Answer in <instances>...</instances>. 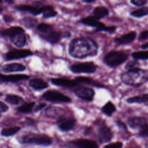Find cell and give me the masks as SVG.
<instances>
[{"instance_id": "obj_1", "label": "cell", "mask_w": 148, "mask_h": 148, "mask_svg": "<svg viewBox=\"0 0 148 148\" xmlns=\"http://www.w3.org/2000/svg\"><path fill=\"white\" fill-rule=\"evenodd\" d=\"M98 46L95 40L88 37L74 39L69 46V54L76 58L95 56L98 53Z\"/></svg>"}, {"instance_id": "obj_2", "label": "cell", "mask_w": 148, "mask_h": 148, "mask_svg": "<svg viewBox=\"0 0 148 148\" xmlns=\"http://www.w3.org/2000/svg\"><path fill=\"white\" fill-rule=\"evenodd\" d=\"M120 79L127 85L139 86L148 81V71L136 68L123 72Z\"/></svg>"}, {"instance_id": "obj_3", "label": "cell", "mask_w": 148, "mask_h": 148, "mask_svg": "<svg viewBox=\"0 0 148 148\" xmlns=\"http://www.w3.org/2000/svg\"><path fill=\"white\" fill-rule=\"evenodd\" d=\"M18 140L22 144H34L45 146L50 145L52 143L51 138L44 134H29L21 136Z\"/></svg>"}, {"instance_id": "obj_4", "label": "cell", "mask_w": 148, "mask_h": 148, "mask_svg": "<svg viewBox=\"0 0 148 148\" xmlns=\"http://www.w3.org/2000/svg\"><path fill=\"white\" fill-rule=\"evenodd\" d=\"M128 58V56L122 51H111L103 57L104 63L110 67L117 66L123 64Z\"/></svg>"}, {"instance_id": "obj_5", "label": "cell", "mask_w": 148, "mask_h": 148, "mask_svg": "<svg viewBox=\"0 0 148 148\" xmlns=\"http://www.w3.org/2000/svg\"><path fill=\"white\" fill-rule=\"evenodd\" d=\"M42 97L47 101L55 102L68 103L71 101V99L69 97L56 90H49L46 91L43 94Z\"/></svg>"}, {"instance_id": "obj_6", "label": "cell", "mask_w": 148, "mask_h": 148, "mask_svg": "<svg viewBox=\"0 0 148 148\" xmlns=\"http://www.w3.org/2000/svg\"><path fill=\"white\" fill-rule=\"evenodd\" d=\"M97 66L92 62H86L75 64L69 67V69L76 73H92L96 71Z\"/></svg>"}, {"instance_id": "obj_7", "label": "cell", "mask_w": 148, "mask_h": 148, "mask_svg": "<svg viewBox=\"0 0 148 148\" xmlns=\"http://www.w3.org/2000/svg\"><path fill=\"white\" fill-rule=\"evenodd\" d=\"M74 92L79 98L88 102L92 101L95 95V91L92 88L84 86L76 88Z\"/></svg>"}, {"instance_id": "obj_8", "label": "cell", "mask_w": 148, "mask_h": 148, "mask_svg": "<svg viewBox=\"0 0 148 148\" xmlns=\"http://www.w3.org/2000/svg\"><path fill=\"white\" fill-rule=\"evenodd\" d=\"M32 55V52L29 50L20 49L12 50L6 54V58L8 60L20 59L25 58Z\"/></svg>"}, {"instance_id": "obj_9", "label": "cell", "mask_w": 148, "mask_h": 148, "mask_svg": "<svg viewBox=\"0 0 148 148\" xmlns=\"http://www.w3.org/2000/svg\"><path fill=\"white\" fill-rule=\"evenodd\" d=\"M113 136L110 128L105 125L101 126L98 131V139L101 143H105L110 141Z\"/></svg>"}, {"instance_id": "obj_10", "label": "cell", "mask_w": 148, "mask_h": 148, "mask_svg": "<svg viewBox=\"0 0 148 148\" xmlns=\"http://www.w3.org/2000/svg\"><path fill=\"white\" fill-rule=\"evenodd\" d=\"M65 113L66 112L64 109L58 106H53L49 107L45 112L46 116L51 119H56L58 120L64 118Z\"/></svg>"}, {"instance_id": "obj_11", "label": "cell", "mask_w": 148, "mask_h": 148, "mask_svg": "<svg viewBox=\"0 0 148 148\" xmlns=\"http://www.w3.org/2000/svg\"><path fill=\"white\" fill-rule=\"evenodd\" d=\"M70 144L76 147L79 148H97L98 147L97 143L91 140L86 139H79L71 142Z\"/></svg>"}, {"instance_id": "obj_12", "label": "cell", "mask_w": 148, "mask_h": 148, "mask_svg": "<svg viewBox=\"0 0 148 148\" xmlns=\"http://www.w3.org/2000/svg\"><path fill=\"white\" fill-rule=\"evenodd\" d=\"M127 123L130 128L136 130L142 128L147 121V119L143 117H131L128 119Z\"/></svg>"}, {"instance_id": "obj_13", "label": "cell", "mask_w": 148, "mask_h": 148, "mask_svg": "<svg viewBox=\"0 0 148 148\" xmlns=\"http://www.w3.org/2000/svg\"><path fill=\"white\" fill-rule=\"evenodd\" d=\"M76 121L72 118H62L58 120V127L62 131H69L73 129L75 125Z\"/></svg>"}, {"instance_id": "obj_14", "label": "cell", "mask_w": 148, "mask_h": 148, "mask_svg": "<svg viewBox=\"0 0 148 148\" xmlns=\"http://www.w3.org/2000/svg\"><path fill=\"white\" fill-rule=\"evenodd\" d=\"M53 84L65 87H73L78 85V82L76 80H69L62 78H53L50 80Z\"/></svg>"}, {"instance_id": "obj_15", "label": "cell", "mask_w": 148, "mask_h": 148, "mask_svg": "<svg viewBox=\"0 0 148 148\" xmlns=\"http://www.w3.org/2000/svg\"><path fill=\"white\" fill-rule=\"evenodd\" d=\"M136 36L135 31H131L126 34L121 36L119 38L114 39V42L119 45H127L131 43L135 40Z\"/></svg>"}, {"instance_id": "obj_16", "label": "cell", "mask_w": 148, "mask_h": 148, "mask_svg": "<svg viewBox=\"0 0 148 148\" xmlns=\"http://www.w3.org/2000/svg\"><path fill=\"white\" fill-rule=\"evenodd\" d=\"M15 8L22 12H28L34 15H38L43 12V7L37 8L29 5H19L15 7Z\"/></svg>"}, {"instance_id": "obj_17", "label": "cell", "mask_w": 148, "mask_h": 148, "mask_svg": "<svg viewBox=\"0 0 148 148\" xmlns=\"http://www.w3.org/2000/svg\"><path fill=\"white\" fill-rule=\"evenodd\" d=\"M25 69V66L19 63H11L3 65L1 71L4 72H21L24 71Z\"/></svg>"}, {"instance_id": "obj_18", "label": "cell", "mask_w": 148, "mask_h": 148, "mask_svg": "<svg viewBox=\"0 0 148 148\" xmlns=\"http://www.w3.org/2000/svg\"><path fill=\"white\" fill-rule=\"evenodd\" d=\"M29 78V76L25 75H5L0 74V80L3 82H16L20 80H23Z\"/></svg>"}, {"instance_id": "obj_19", "label": "cell", "mask_w": 148, "mask_h": 148, "mask_svg": "<svg viewBox=\"0 0 148 148\" xmlns=\"http://www.w3.org/2000/svg\"><path fill=\"white\" fill-rule=\"evenodd\" d=\"M10 39L12 43L18 47H22L24 46L27 42V38L24 33L17 34L10 37Z\"/></svg>"}, {"instance_id": "obj_20", "label": "cell", "mask_w": 148, "mask_h": 148, "mask_svg": "<svg viewBox=\"0 0 148 148\" xmlns=\"http://www.w3.org/2000/svg\"><path fill=\"white\" fill-rule=\"evenodd\" d=\"M24 30L20 27H12L8 29H3L0 31V34L3 36L12 37L17 34L24 33Z\"/></svg>"}, {"instance_id": "obj_21", "label": "cell", "mask_w": 148, "mask_h": 148, "mask_svg": "<svg viewBox=\"0 0 148 148\" xmlns=\"http://www.w3.org/2000/svg\"><path fill=\"white\" fill-rule=\"evenodd\" d=\"M29 85L33 89L36 90H43L48 87L47 83L41 79H32L29 81Z\"/></svg>"}, {"instance_id": "obj_22", "label": "cell", "mask_w": 148, "mask_h": 148, "mask_svg": "<svg viewBox=\"0 0 148 148\" xmlns=\"http://www.w3.org/2000/svg\"><path fill=\"white\" fill-rule=\"evenodd\" d=\"M80 22L81 23L91 27H95L96 28L102 24V23L100 22L99 20L94 16H89L85 18H83L80 20Z\"/></svg>"}, {"instance_id": "obj_23", "label": "cell", "mask_w": 148, "mask_h": 148, "mask_svg": "<svg viewBox=\"0 0 148 148\" xmlns=\"http://www.w3.org/2000/svg\"><path fill=\"white\" fill-rule=\"evenodd\" d=\"M127 102L128 103H142L148 102V93L130 97L127 99Z\"/></svg>"}, {"instance_id": "obj_24", "label": "cell", "mask_w": 148, "mask_h": 148, "mask_svg": "<svg viewBox=\"0 0 148 148\" xmlns=\"http://www.w3.org/2000/svg\"><path fill=\"white\" fill-rule=\"evenodd\" d=\"M109 13V10L104 6H97L94 9L92 12L93 16L98 20L108 16Z\"/></svg>"}, {"instance_id": "obj_25", "label": "cell", "mask_w": 148, "mask_h": 148, "mask_svg": "<svg viewBox=\"0 0 148 148\" xmlns=\"http://www.w3.org/2000/svg\"><path fill=\"white\" fill-rule=\"evenodd\" d=\"M43 38L49 42L54 44L57 43L60 40V38H61V35L58 32L51 31L47 35L43 36Z\"/></svg>"}, {"instance_id": "obj_26", "label": "cell", "mask_w": 148, "mask_h": 148, "mask_svg": "<svg viewBox=\"0 0 148 148\" xmlns=\"http://www.w3.org/2000/svg\"><path fill=\"white\" fill-rule=\"evenodd\" d=\"M116 108L112 101H108L102 108V112L106 116L110 117L116 112Z\"/></svg>"}, {"instance_id": "obj_27", "label": "cell", "mask_w": 148, "mask_h": 148, "mask_svg": "<svg viewBox=\"0 0 148 148\" xmlns=\"http://www.w3.org/2000/svg\"><path fill=\"white\" fill-rule=\"evenodd\" d=\"M78 83H86L87 84H90L93 86H96V87H102L103 86L100 83H97V82L94 81L92 80L91 78L87 77H84V76H79L76 77L75 79Z\"/></svg>"}, {"instance_id": "obj_28", "label": "cell", "mask_w": 148, "mask_h": 148, "mask_svg": "<svg viewBox=\"0 0 148 148\" xmlns=\"http://www.w3.org/2000/svg\"><path fill=\"white\" fill-rule=\"evenodd\" d=\"M130 15L132 17L136 18H141L148 15V7L143 6L137 10H132L130 12Z\"/></svg>"}, {"instance_id": "obj_29", "label": "cell", "mask_w": 148, "mask_h": 148, "mask_svg": "<svg viewBox=\"0 0 148 148\" xmlns=\"http://www.w3.org/2000/svg\"><path fill=\"white\" fill-rule=\"evenodd\" d=\"M43 17L45 18H50L55 17L57 14V12L54 10V8L51 6H43Z\"/></svg>"}, {"instance_id": "obj_30", "label": "cell", "mask_w": 148, "mask_h": 148, "mask_svg": "<svg viewBox=\"0 0 148 148\" xmlns=\"http://www.w3.org/2000/svg\"><path fill=\"white\" fill-rule=\"evenodd\" d=\"M5 101L13 105H18L24 102V99L21 97L16 95H8L6 97Z\"/></svg>"}, {"instance_id": "obj_31", "label": "cell", "mask_w": 148, "mask_h": 148, "mask_svg": "<svg viewBox=\"0 0 148 148\" xmlns=\"http://www.w3.org/2000/svg\"><path fill=\"white\" fill-rule=\"evenodd\" d=\"M19 127H13L8 128H3L1 131V135L4 136H10L14 135L20 130Z\"/></svg>"}, {"instance_id": "obj_32", "label": "cell", "mask_w": 148, "mask_h": 148, "mask_svg": "<svg viewBox=\"0 0 148 148\" xmlns=\"http://www.w3.org/2000/svg\"><path fill=\"white\" fill-rule=\"evenodd\" d=\"M35 102H30V103H24L23 105H21L17 108V110L19 112L26 113H29L32 111V110L34 109L35 106Z\"/></svg>"}, {"instance_id": "obj_33", "label": "cell", "mask_w": 148, "mask_h": 148, "mask_svg": "<svg viewBox=\"0 0 148 148\" xmlns=\"http://www.w3.org/2000/svg\"><path fill=\"white\" fill-rule=\"evenodd\" d=\"M132 57L135 60H148V50L146 51H138L132 53Z\"/></svg>"}, {"instance_id": "obj_34", "label": "cell", "mask_w": 148, "mask_h": 148, "mask_svg": "<svg viewBox=\"0 0 148 148\" xmlns=\"http://www.w3.org/2000/svg\"><path fill=\"white\" fill-rule=\"evenodd\" d=\"M37 29L45 36L52 31V27L46 23H40L37 27Z\"/></svg>"}, {"instance_id": "obj_35", "label": "cell", "mask_w": 148, "mask_h": 148, "mask_svg": "<svg viewBox=\"0 0 148 148\" xmlns=\"http://www.w3.org/2000/svg\"><path fill=\"white\" fill-rule=\"evenodd\" d=\"M116 29V27L115 26H106L103 23L96 28L95 32H99V31H104L106 32L109 34L113 33Z\"/></svg>"}, {"instance_id": "obj_36", "label": "cell", "mask_w": 148, "mask_h": 148, "mask_svg": "<svg viewBox=\"0 0 148 148\" xmlns=\"http://www.w3.org/2000/svg\"><path fill=\"white\" fill-rule=\"evenodd\" d=\"M21 23L25 27L30 28L34 27L37 23V20L31 17H25L21 20Z\"/></svg>"}, {"instance_id": "obj_37", "label": "cell", "mask_w": 148, "mask_h": 148, "mask_svg": "<svg viewBox=\"0 0 148 148\" xmlns=\"http://www.w3.org/2000/svg\"><path fill=\"white\" fill-rule=\"evenodd\" d=\"M135 60H132L131 61H129L125 65V69H127V71L131 70L136 68H139V63L137 61V60L134 59Z\"/></svg>"}, {"instance_id": "obj_38", "label": "cell", "mask_w": 148, "mask_h": 148, "mask_svg": "<svg viewBox=\"0 0 148 148\" xmlns=\"http://www.w3.org/2000/svg\"><path fill=\"white\" fill-rule=\"evenodd\" d=\"M139 135L142 137H148V123L140 129Z\"/></svg>"}, {"instance_id": "obj_39", "label": "cell", "mask_w": 148, "mask_h": 148, "mask_svg": "<svg viewBox=\"0 0 148 148\" xmlns=\"http://www.w3.org/2000/svg\"><path fill=\"white\" fill-rule=\"evenodd\" d=\"M131 3L136 6H142L146 5L147 0H130Z\"/></svg>"}, {"instance_id": "obj_40", "label": "cell", "mask_w": 148, "mask_h": 148, "mask_svg": "<svg viewBox=\"0 0 148 148\" xmlns=\"http://www.w3.org/2000/svg\"><path fill=\"white\" fill-rule=\"evenodd\" d=\"M147 39H148V30L143 31L140 33L138 37V40L139 41L145 40Z\"/></svg>"}, {"instance_id": "obj_41", "label": "cell", "mask_w": 148, "mask_h": 148, "mask_svg": "<svg viewBox=\"0 0 148 148\" xmlns=\"http://www.w3.org/2000/svg\"><path fill=\"white\" fill-rule=\"evenodd\" d=\"M123 146V143L122 142H117L115 143H113L111 144L107 145L104 146V147H107V148H121Z\"/></svg>"}, {"instance_id": "obj_42", "label": "cell", "mask_w": 148, "mask_h": 148, "mask_svg": "<svg viewBox=\"0 0 148 148\" xmlns=\"http://www.w3.org/2000/svg\"><path fill=\"white\" fill-rule=\"evenodd\" d=\"M116 124L117 125L121 130H122L123 131H125V132L127 131V127L126 125H125L123 122H122L121 121H120V120L116 121Z\"/></svg>"}, {"instance_id": "obj_43", "label": "cell", "mask_w": 148, "mask_h": 148, "mask_svg": "<svg viewBox=\"0 0 148 148\" xmlns=\"http://www.w3.org/2000/svg\"><path fill=\"white\" fill-rule=\"evenodd\" d=\"M8 109V106L5 103L0 101V117H1V113L6 112Z\"/></svg>"}, {"instance_id": "obj_44", "label": "cell", "mask_w": 148, "mask_h": 148, "mask_svg": "<svg viewBox=\"0 0 148 148\" xmlns=\"http://www.w3.org/2000/svg\"><path fill=\"white\" fill-rule=\"evenodd\" d=\"M46 105V103H40L38 105H37L35 108H34V111L35 112H38V110L43 109L45 106Z\"/></svg>"}, {"instance_id": "obj_45", "label": "cell", "mask_w": 148, "mask_h": 148, "mask_svg": "<svg viewBox=\"0 0 148 148\" xmlns=\"http://www.w3.org/2000/svg\"><path fill=\"white\" fill-rule=\"evenodd\" d=\"M3 20H4L6 22L10 23V22L13 21V17L11 16H9V15H5V16H3Z\"/></svg>"}, {"instance_id": "obj_46", "label": "cell", "mask_w": 148, "mask_h": 148, "mask_svg": "<svg viewBox=\"0 0 148 148\" xmlns=\"http://www.w3.org/2000/svg\"><path fill=\"white\" fill-rule=\"evenodd\" d=\"M82 1L85 3H93L95 2L97 0H82Z\"/></svg>"}, {"instance_id": "obj_47", "label": "cell", "mask_w": 148, "mask_h": 148, "mask_svg": "<svg viewBox=\"0 0 148 148\" xmlns=\"http://www.w3.org/2000/svg\"><path fill=\"white\" fill-rule=\"evenodd\" d=\"M141 48L143 49H148V43H146L145 44H143L142 45Z\"/></svg>"}, {"instance_id": "obj_48", "label": "cell", "mask_w": 148, "mask_h": 148, "mask_svg": "<svg viewBox=\"0 0 148 148\" xmlns=\"http://www.w3.org/2000/svg\"><path fill=\"white\" fill-rule=\"evenodd\" d=\"M5 2H6L8 4H12L14 2V0H5Z\"/></svg>"}, {"instance_id": "obj_49", "label": "cell", "mask_w": 148, "mask_h": 148, "mask_svg": "<svg viewBox=\"0 0 148 148\" xmlns=\"http://www.w3.org/2000/svg\"><path fill=\"white\" fill-rule=\"evenodd\" d=\"M3 10V8H2V6L0 5V13Z\"/></svg>"}, {"instance_id": "obj_50", "label": "cell", "mask_w": 148, "mask_h": 148, "mask_svg": "<svg viewBox=\"0 0 148 148\" xmlns=\"http://www.w3.org/2000/svg\"><path fill=\"white\" fill-rule=\"evenodd\" d=\"M2 95V93H1V92H0V97H1V95Z\"/></svg>"}, {"instance_id": "obj_51", "label": "cell", "mask_w": 148, "mask_h": 148, "mask_svg": "<svg viewBox=\"0 0 148 148\" xmlns=\"http://www.w3.org/2000/svg\"><path fill=\"white\" fill-rule=\"evenodd\" d=\"M2 0H0V2H2Z\"/></svg>"}]
</instances>
